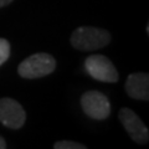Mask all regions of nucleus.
Wrapping results in <instances>:
<instances>
[{
    "mask_svg": "<svg viewBox=\"0 0 149 149\" xmlns=\"http://www.w3.org/2000/svg\"><path fill=\"white\" fill-rule=\"evenodd\" d=\"M11 1H13V0H0V8L9 5V4H10Z\"/></svg>",
    "mask_w": 149,
    "mask_h": 149,
    "instance_id": "11",
    "label": "nucleus"
},
{
    "mask_svg": "<svg viewBox=\"0 0 149 149\" xmlns=\"http://www.w3.org/2000/svg\"><path fill=\"white\" fill-rule=\"evenodd\" d=\"M55 149H86L85 144L72 142V141H58L54 144Z\"/></svg>",
    "mask_w": 149,
    "mask_h": 149,
    "instance_id": "8",
    "label": "nucleus"
},
{
    "mask_svg": "<svg viewBox=\"0 0 149 149\" xmlns=\"http://www.w3.org/2000/svg\"><path fill=\"white\" fill-rule=\"evenodd\" d=\"M71 45L80 51H95L111 42V34L95 26H80L72 32Z\"/></svg>",
    "mask_w": 149,
    "mask_h": 149,
    "instance_id": "1",
    "label": "nucleus"
},
{
    "mask_svg": "<svg viewBox=\"0 0 149 149\" xmlns=\"http://www.w3.org/2000/svg\"><path fill=\"white\" fill-rule=\"evenodd\" d=\"M10 56V42L0 37V66L8 61Z\"/></svg>",
    "mask_w": 149,
    "mask_h": 149,
    "instance_id": "9",
    "label": "nucleus"
},
{
    "mask_svg": "<svg viewBox=\"0 0 149 149\" xmlns=\"http://www.w3.org/2000/svg\"><path fill=\"white\" fill-rule=\"evenodd\" d=\"M125 92L130 98L138 101L149 100V76L148 73H130L125 81Z\"/></svg>",
    "mask_w": 149,
    "mask_h": 149,
    "instance_id": "7",
    "label": "nucleus"
},
{
    "mask_svg": "<svg viewBox=\"0 0 149 149\" xmlns=\"http://www.w3.org/2000/svg\"><path fill=\"white\" fill-rule=\"evenodd\" d=\"M26 113L22 106L13 98L0 100V123L10 129H19L25 124Z\"/></svg>",
    "mask_w": 149,
    "mask_h": 149,
    "instance_id": "6",
    "label": "nucleus"
},
{
    "mask_svg": "<svg viewBox=\"0 0 149 149\" xmlns=\"http://www.w3.org/2000/svg\"><path fill=\"white\" fill-rule=\"evenodd\" d=\"M85 68L92 78L101 82L114 83L119 74L113 62L104 55H91L85 60Z\"/></svg>",
    "mask_w": 149,
    "mask_h": 149,
    "instance_id": "3",
    "label": "nucleus"
},
{
    "mask_svg": "<svg viewBox=\"0 0 149 149\" xmlns=\"http://www.w3.org/2000/svg\"><path fill=\"white\" fill-rule=\"evenodd\" d=\"M118 118L127 130L129 137L138 144H147L149 141V132L142 119L130 108H122L118 112Z\"/></svg>",
    "mask_w": 149,
    "mask_h": 149,
    "instance_id": "5",
    "label": "nucleus"
},
{
    "mask_svg": "<svg viewBox=\"0 0 149 149\" xmlns=\"http://www.w3.org/2000/svg\"><path fill=\"white\" fill-rule=\"evenodd\" d=\"M6 142H5V139H4L1 136H0V149H6Z\"/></svg>",
    "mask_w": 149,
    "mask_h": 149,
    "instance_id": "10",
    "label": "nucleus"
},
{
    "mask_svg": "<svg viewBox=\"0 0 149 149\" xmlns=\"http://www.w3.org/2000/svg\"><path fill=\"white\" fill-rule=\"evenodd\" d=\"M56 68V60L50 54L37 52L25 58L17 67L20 77L34 80L52 73Z\"/></svg>",
    "mask_w": 149,
    "mask_h": 149,
    "instance_id": "2",
    "label": "nucleus"
},
{
    "mask_svg": "<svg viewBox=\"0 0 149 149\" xmlns=\"http://www.w3.org/2000/svg\"><path fill=\"white\" fill-rule=\"evenodd\" d=\"M83 112L92 119L103 120L111 114V102L100 91H87L81 97Z\"/></svg>",
    "mask_w": 149,
    "mask_h": 149,
    "instance_id": "4",
    "label": "nucleus"
}]
</instances>
